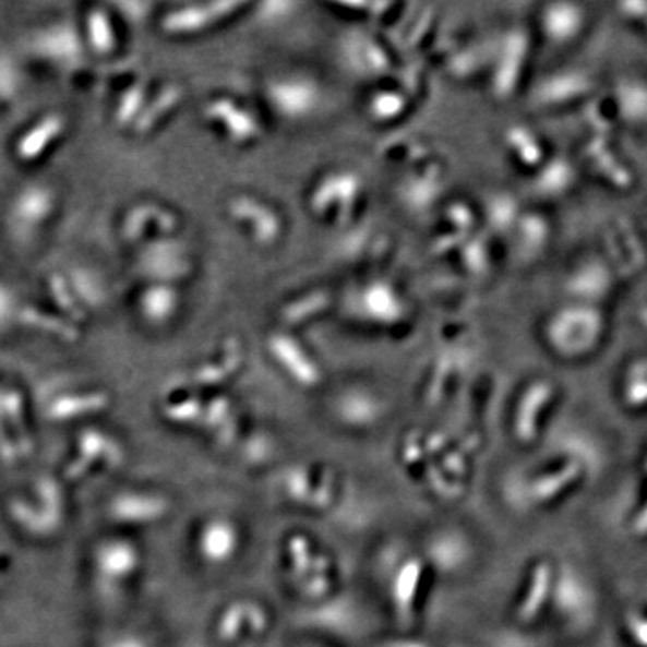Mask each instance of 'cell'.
<instances>
[{
  "instance_id": "obj_1",
  "label": "cell",
  "mask_w": 647,
  "mask_h": 647,
  "mask_svg": "<svg viewBox=\"0 0 647 647\" xmlns=\"http://www.w3.org/2000/svg\"><path fill=\"white\" fill-rule=\"evenodd\" d=\"M541 332L558 357L577 360L599 347L607 335V316L594 304L571 302L551 313Z\"/></svg>"
},
{
  "instance_id": "obj_2",
  "label": "cell",
  "mask_w": 647,
  "mask_h": 647,
  "mask_svg": "<svg viewBox=\"0 0 647 647\" xmlns=\"http://www.w3.org/2000/svg\"><path fill=\"white\" fill-rule=\"evenodd\" d=\"M266 103L285 123L301 124L315 118L326 103L319 80L301 72H283L265 82Z\"/></svg>"
},
{
  "instance_id": "obj_3",
  "label": "cell",
  "mask_w": 647,
  "mask_h": 647,
  "mask_svg": "<svg viewBox=\"0 0 647 647\" xmlns=\"http://www.w3.org/2000/svg\"><path fill=\"white\" fill-rule=\"evenodd\" d=\"M355 313L372 326H399L408 316L405 297L385 280H374L362 286L355 296Z\"/></svg>"
},
{
  "instance_id": "obj_4",
  "label": "cell",
  "mask_w": 647,
  "mask_h": 647,
  "mask_svg": "<svg viewBox=\"0 0 647 647\" xmlns=\"http://www.w3.org/2000/svg\"><path fill=\"white\" fill-rule=\"evenodd\" d=\"M243 2H207L191 4L171 11L160 22L163 32L169 36H196L230 21L238 11L245 10Z\"/></svg>"
},
{
  "instance_id": "obj_5",
  "label": "cell",
  "mask_w": 647,
  "mask_h": 647,
  "mask_svg": "<svg viewBox=\"0 0 647 647\" xmlns=\"http://www.w3.org/2000/svg\"><path fill=\"white\" fill-rule=\"evenodd\" d=\"M204 118L230 143L238 146L255 143L263 133V124L249 108L230 97H216L204 107Z\"/></svg>"
},
{
  "instance_id": "obj_6",
  "label": "cell",
  "mask_w": 647,
  "mask_h": 647,
  "mask_svg": "<svg viewBox=\"0 0 647 647\" xmlns=\"http://www.w3.org/2000/svg\"><path fill=\"white\" fill-rule=\"evenodd\" d=\"M229 215L247 229L250 238L261 245H272L285 235V219L279 211L254 196H236L229 202Z\"/></svg>"
},
{
  "instance_id": "obj_7",
  "label": "cell",
  "mask_w": 647,
  "mask_h": 647,
  "mask_svg": "<svg viewBox=\"0 0 647 647\" xmlns=\"http://www.w3.org/2000/svg\"><path fill=\"white\" fill-rule=\"evenodd\" d=\"M586 13L582 5L549 4L543 8L540 15L541 33L551 46H571L585 32Z\"/></svg>"
},
{
  "instance_id": "obj_8",
  "label": "cell",
  "mask_w": 647,
  "mask_h": 647,
  "mask_svg": "<svg viewBox=\"0 0 647 647\" xmlns=\"http://www.w3.org/2000/svg\"><path fill=\"white\" fill-rule=\"evenodd\" d=\"M268 351L297 383L311 387L321 382V369L308 357L307 349L290 335H272L268 338Z\"/></svg>"
},
{
  "instance_id": "obj_9",
  "label": "cell",
  "mask_w": 647,
  "mask_h": 647,
  "mask_svg": "<svg viewBox=\"0 0 647 647\" xmlns=\"http://www.w3.org/2000/svg\"><path fill=\"white\" fill-rule=\"evenodd\" d=\"M67 121L60 113H49L36 121L29 130L22 133L15 144V155L21 163L33 164L40 160L51 149L52 144L62 139Z\"/></svg>"
},
{
  "instance_id": "obj_10",
  "label": "cell",
  "mask_w": 647,
  "mask_h": 647,
  "mask_svg": "<svg viewBox=\"0 0 647 647\" xmlns=\"http://www.w3.org/2000/svg\"><path fill=\"white\" fill-rule=\"evenodd\" d=\"M338 196L363 200V182L355 171H332L315 185L310 196L311 209L321 218H326Z\"/></svg>"
},
{
  "instance_id": "obj_11",
  "label": "cell",
  "mask_w": 647,
  "mask_h": 647,
  "mask_svg": "<svg viewBox=\"0 0 647 647\" xmlns=\"http://www.w3.org/2000/svg\"><path fill=\"white\" fill-rule=\"evenodd\" d=\"M55 207L57 196L52 189H47L46 185H32L16 196L15 204L11 207V216L24 227H38L51 216Z\"/></svg>"
},
{
  "instance_id": "obj_12",
  "label": "cell",
  "mask_w": 647,
  "mask_h": 647,
  "mask_svg": "<svg viewBox=\"0 0 647 647\" xmlns=\"http://www.w3.org/2000/svg\"><path fill=\"white\" fill-rule=\"evenodd\" d=\"M154 224L158 232H175L179 227V218L171 211L164 209L160 205H135L127 218L123 219L124 240H141L148 232L149 225Z\"/></svg>"
},
{
  "instance_id": "obj_13",
  "label": "cell",
  "mask_w": 647,
  "mask_h": 647,
  "mask_svg": "<svg viewBox=\"0 0 647 647\" xmlns=\"http://www.w3.org/2000/svg\"><path fill=\"white\" fill-rule=\"evenodd\" d=\"M180 308V293L169 283L149 286L139 297V310L144 321L154 326L168 324Z\"/></svg>"
},
{
  "instance_id": "obj_14",
  "label": "cell",
  "mask_w": 647,
  "mask_h": 647,
  "mask_svg": "<svg viewBox=\"0 0 647 647\" xmlns=\"http://www.w3.org/2000/svg\"><path fill=\"white\" fill-rule=\"evenodd\" d=\"M527 55H529V40H527L525 33H511L504 40V52H502L500 63L496 65V72H494L496 74V77H494V93L500 94V91H502L510 67L511 83L516 88V82L520 80L525 62H527Z\"/></svg>"
},
{
  "instance_id": "obj_15",
  "label": "cell",
  "mask_w": 647,
  "mask_h": 647,
  "mask_svg": "<svg viewBox=\"0 0 647 647\" xmlns=\"http://www.w3.org/2000/svg\"><path fill=\"white\" fill-rule=\"evenodd\" d=\"M182 97H184V91L177 87V85L164 88L163 93L158 94L154 101L149 103L148 107H144L137 121L133 123V132L137 133V135H146V133L152 132L157 123L166 118V113L179 107Z\"/></svg>"
},
{
  "instance_id": "obj_16",
  "label": "cell",
  "mask_w": 647,
  "mask_h": 647,
  "mask_svg": "<svg viewBox=\"0 0 647 647\" xmlns=\"http://www.w3.org/2000/svg\"><path fill=\"white\" fill-rule=\"evenodd\" d=\"M87 38L93 51L101 57L112 55L118 47V35L107 11L93 10L87 19Z\"/></svg>"
},
{
  "instance_id": "obj_17",
  "label": "cell",
  "mask_w": 647,
  "mask_h": 647,
  "mask_svg": "<svg viewBox=\"0 0 647 647\" xmlns=\"http://www.w3.org/2000/svg\"><path fill=\"white\" fill-rule=\"evenodd\" d=\"M15 319L21 322L22 326L51 333V335L62 338V340H76L77 338L76 327L71 326L63 319L47 315V313H41V311L35 310V308H21V310H16Z\"/></svg>"
},
{
  "instance_id": "obj_18",
  "label": "cell",
  "mask_w": 647,
  "mask_h": 647,
  "mask_svg": "<svg viewBox=\"0 0 647 647\" xmlns=\"http://www.w3.org/2000/svg\"><path fill=\"white\" fill-rule=\"evenodd\" d=\"M554 387L549 382L536 383L530 387L529 393L525 394L524 405L520 408V418H518V430L524 439H530L535 435V421L538 408L543 407V403L551 399Z\"/></svg>"
},
{
  "instance_id": "obj_19",
  "label": "cell",
  "mask_w": 647,
  "mask_h": 647,
  "mask_svg": "<svg viewBox=\"0 0 647 647\" xmlns=\"http://www.w3.org/2000/svg\"><path fill=\"white\" fill-rule=\"evenodd\" d=\"M47 286H49V293H51L52 301L57 302V307L62 310L67 319H71L72 322H83L87 319L85 311L77 304V299L74 296V291H72L71 285L62 276H58L57 274V276L49 277Z\"/></svg>"
},
{
  "instance_id": "obj_20",
  "label": "cell",
  "mask_w": 647,
  "mask_h": 647,
  "mask_svg": "<svg viewBox=\"0 0 647 647\" xmlns=\"http://www.w3.org/2000/svg\"><path fill=\"white\" fill-rule=\"evenodd\" d=\"M146 103H148V96H146L144 85H133V87L128 88L127 93L121 97L118 108H116V121H118L119 127L135 123L144 107H146Z\"/></svg>"
},
{
  "instance_id": "obj_21",
  "label": "cell",
  "mask_w": 647,
  "mask_h": 647,
  "mask_svg": "<svg viewBox=\"0 0 647 647\" xmlns=\"http://www.w3.org/2000/svg\"><path fill=\"white\" fill-rule=\"evenodd\" d=\"M535 588H530L529 597L525 599L524 607H522L520 616L522 621H529V616L535 615L541 608V599L546 597L547 586H549V579H551V571L549 566L540 565L535 572Z\"/></svg>"
},
{
  "instance_id": "obj_22",
  "label": "cell",
  "mask_w": 647,
  "mask_h": 647,
  "mask_svg": "<svg viewBox=\"0 0 647 647\" xmlns=\"http://www.w3.org/2000/svg\"><path fill=\"white\" fill-rule=\"evenodd\" d=\"M419 574H421V568H419V563H416V561L408 563L407 568L402 574V582L398 585V602L402 612H408V608H410V602H412V590L410 588L419 582Z\"/></svg>"
},
{
  "instance_id": "obj_23",
  "label": "cell",
  "mask_w": 647,
  "mask_h": 647,
  "mask_svg": "<svg viewBox=\"0 0 647 647\" xmlns=\"http://www.w3.org/2000/svg\"><path fill=\"white\" fill-rule=\"evenodd\" d=\"M16 302L13 291L8 286L0 285V322L8 321V319H15Z\"/></svg>"
}]
</instances>
